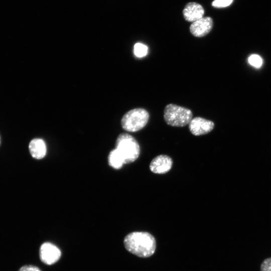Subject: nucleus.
I'll list each match as a JSON object with an SVG mask.
<instances>
[{"instance_id": "13", "label": "nucleus", "mask_w": 271, "mask_h": 271, "mask_svg": "<svg viewBox=\"0 0 271 271\" xmlns=\"http://www.w3.org/2000/svg\"><path fill=\"white\" fill-rule=\"evenodd\" d=\"M233 0H214L212 3L213 7L216 8H222L230 5Z\"/></svg>"}, {"instance_id": "5", "label": "nucleus", "mask_w": 271, "mask_h": 271, "mask_svg": "<svg viewBox=\"0 0 271 271\" xmlns=\"http://www.w3.org/2000/svg\"><path fill=\"white\" fill-rule=\"evenodd\" d=\"M39 254L43 262L51 265L59 260L61 253L55 245L50 242H45L40 246Z\"/></svg>"}, {"instance_id": "4", "label": "nucleus", "mask_w": 271, "mask_h": 271, "mask_svg": "<svg viewBox=\"0 0 271 271\" xmlns=\"http://www.w3.org/2000/svg\"><path fill=\"white\" fill-rule=\"evenodd\" d=\"M149 116V112L144 108L132 109L127 112L122 117V127L128 131H138L146 126Z\"/></svg>"}, {"instance_id": "9", "label": "nucleus", "mask_w": 271, "mask_h": 271, "mask_svg": "<svg viewBox=\"0 0 271 271\" xmlns=\"http://www.w3.org/2000/svg\"><path fill=\"white\" fill-rule=\"evenodd\" d=\"M183 14L187 21L194 22L203 17L204 10L199 4L190 2L185 6Z\"/></svg>"}, {"instance_id": "1", "label": "nucleus", "mask_w": 271, "mask_h": 271, "mask_svg": "<svg viewBox=\"0 0 271 271\" xmlns=\"http://www.w3.org/2000/svg\"><path fill=\"white\" fill-rule=\"evenodd\" d=\"M123 242L129 252L141 257L151 256L156 249L155 239L147 232L130 233L124 237Z\"/></svg>"}, {"instance_id": "8", "label": "nucleus", "mask_w": 271, "mask_h": 271, "mask_svg": "<svg viewBox=\"0 0 271 271\" xmlns=\"http://www.w3.org/2000/svg\"><path fill=\"white\" fill-rule=\"evenodd\" d=\"M172 165L173 161L169 156L161 155L154 158L151 161L150 169L155 174H163L169 172Z\"/></svg>"}, {"instance_id": "6", "label": "nucleus", "mask_w": 271, "mask_h": 271, "mask_svg": "<svg viewBox=\"0 0 271 271\" xmlns=\"http://www.w3.org/2000/svg\"><path fill=\"white\" fill-rule=\"evenodd\" d=\"M213 121L200 117L192 118L189 123L190 132L194 136H201L211 132L214 127Z\"/></svg>"}, {"instance_id": "15", "label": "nucleus", "mask_w": 271, "mask_h": 271, "mask_svg": "<svg viewBox=\"0 0 271 271\" xmlns=\"http://www.w3.org/2000/svg\"><path fill=\"white\" fill-rule=\"evenodd\" d=\"M260 271H271V257L263 261L260 265Z\"/></svg>"}, {"instance_id": "3", "label": "nucleus", "mask_w": 271, "mask_h": 271, "mask_svg": "<svg viewBox=\"0 0 271 271\" xmlns=\"http://www.w3.org/2000/svg\"><path fill=\"white\" fill-rule=\"evenodd\" d=\"M192 116L190 109L174 104L167 105L164 110L165 122L172 126H184L189 123Z\"/></svg>"}, {"instance_id": "10", "label": "nucleus", "mask_w": 271, "mask_h": 271, "mask_svg": "<svg viewBox=\"0 0 271 271\" xmlns=\"http://www.w3.org/2000/svg\"><path fill=\"white\" fill-rule=\"evenodd\" d=\"M29 150L32 157L36 159H43L46 154V145L41 139H32L29 143Z\"/></svg>"}, {"instance_id": "11", "label": "nucleus", "mask_w": 271, "mask_h": 271, "mask_svg": "<svg viewBox=\"0 0 271 271\" xmlns=\"http://www.w3.org/2000/svg\"><path fill=\"white\" fill-rule=\"evenodd\" d=\"M108 162L109 165L115 169H119L125 164L123 158L116 149L109 154Z\"/></svg>"}, {"instance_id": "7", "label": "nucleus", "mask_w": 271, "mask_h": 271, "mask_svg": "<svg viewBox=\"0 0 271 271\" xmlns=\"http://www.w3.org/2000/svg\"><path fill=\"white\" fill-rule=\"evenodd\" d=\"M213 25V22L211 18L202 17L192 22L190 26V31L195 37H202L211 31Z\"/></svg>"}, {"instance_id": "17", "label": "nucleus", "mask_w": 271, "mask_h": 271, "mask_svg": "<svg viewBox=\"0 0 271 271\" xmlns=\"http://www.w3.org/2000/svg\"><path fill=\"white\" fill-rule=\"evenodd\" d=\"M1 142H2V141H1V136H0V146L1 145Z\"/></svg>"}, {"instance_id": "2", "label": "nucleus", "mask_w": 271, "mask_h": 271, "mask_svg": "<svg viewBox=\"0 0 271 271\" xmlns=\"http://www.w3.org/2000/svg\"><path fill=\"white\" fill-rule=\"evenodd\" d=\"M115 149L122 156L125 164L135 161L140 153V146L137 140L126 133H121L118 136Z\"/></svg>"}, {"instance_id": "14", "label": "nucleus", "mask_w": 271, "mask_h": 271, "mask_svg": "<svg viewBox=\"0 0 271 271\" xmlns=\"http://www.w3.org/2000/svg\"><path fill=\"white\" fill-rule=\"evenodd\" d=\"M249 63L257 68L259 67L262 64L261 58L257 55H252L248 59Z\"/></svg>"}, {"instance_id": "12", "label": "nucleus", "mask_w": 271, "mask_h": 271, "mask_svg": "<svg viewBox=\"0 0 271 271\" xmlns=\"http://www.w3.org/2000/svg\"><path fill=\"white\" fill-rule=\"evenodd\" d=\"M148 47L141 43H137L134 45L133 52L134 55L138 58L146 56L148 53Z\"/></svg>"}, {"instance_id": "16", "label": "nucleus", "mask_w": 271, "mask_h": 271, "mask_svg": "<svg viewBox=\"0 0 271 271\" xmlns=\"http://www.w3.org/2000/svg\"><path fill=\"white\" fill-rule=\"evenodd\" d=\"M18 271H41L38 267L32 265H27L21 267Z\"/></svg>"}]
</instances>
